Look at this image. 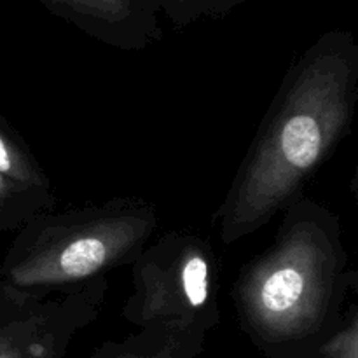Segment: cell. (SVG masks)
Listing matches in <instances>:
<instances>
[{
	"instance_id": "obj_1",
	"label": "cell",
	"mask_w": 358,
	"mask_h": 358,
	"mask_svg": "<svg viewBox=\"0 0 358 358\" xmlns=\"http://www.w3.org/2000/svg\"><path fill=\"white\" fill-rule=\"evenodd\" d=\"M357 101L355 37L348 30L325 31L283 76L213 213L224 245L252 236L303 196L352 131Z\"/></svg>"
},
{
	"instance_id": "obj_2",
	"label": "cell",
	"mask_w": 358,
	"mask_h": 358,
	"mask_svg": "<svg viewBox=\"0 0 358 358\" xmlns=\"http://www.w3.org/2000/svg\"><path fill=\"white\" fill-rule=\"evenodd\" d=\"M280 215L275 240L241 266L231 299L238 325L266 358H311L341 325L357 273L329 206L301 196Z\"/></svg>"
},
{
	"instance_id": "obj_3",
	"label": "cell",
	"mask_w": 358,
	"mask_h": 358,
	"mask_svg": "<svg viewBox=\"0 0 358 358\" xmlns=\"http://www.w3.org/2000/svg\"><path fill=\"white\" fill-rule=\"evenodd\" d=\"M156 229V206L135 196L41 212L20 227L0 282L37 297L70 292L131 266Z\"/></svg>"
},
{
	"instance_id": "obj_4",
	"label": "cell",
	"mask_w": 358,
	"mask_h": 358,
	"mask_svg": "<svg viewBox=\"0 0 358 358\" xmlns=\"http://www.w3.org/2000/svg\"><path fill=\"white\" fill-rule=\"evenodd\" d=\"M220 261L208 238L173 229L147 243L131 262L122 317L136 329L210 334L220 324Z\"/></svg>"
},
{
	"instance_id": "obj_5",
	"label": "cell",
	"mask_w": 358,
	"mask_h": 358,
	"mask_svg": "<svg viewBox=\"0 0 358 358\" xmlns=\"http://www.w3.org/2000/svg\"><path fill=\"white\" fill-rule=\"evenodd\" d=\"M108 280L37 297L0 282V358H63L101 313Z\"/></svg>"
},
{
	"instance_id": "obj_6",
	"label": "cell",
	"mask_w": 358,
	"mask_h": 358,
	"mask_svg": "<svg viewBox=\"0 0 358 358\" xmlns=\"http://www.w3.org/2000/svg\"><path fill=\"white\" fill-rule=\"evenodd\" d=\"M94 41L140 51L163 37L154 0H38Z\"/></svg>"
},
{
	"instance_id": "obj_7",
	"label": "cell",
	"mask_w": 358,
	"mask_h": 358,
	"mask_svg": "<svg viewBox=\"0 0 358 358\" xmlns=\"http://www.w3.org/2000/svg\"><path fill=\"white\" fill-rule=\"evenodd\" d=\"M208 334L168 327L138 329L115 341H105L87 358H199Z\"/></svg>"
},
{
	"instance_id": "obj_8",
	"label": "cell",
	"mask_w": 358,
	"mask_h": 358,
	"mask_svg": "<svg viewBox=\"0 0 358 358\" xmlns=\"http://www.w3.org/2000/svg\"><path fill=\"white\" fill-rule=\"evenodd\" d=\"M0 175L28 187L52 191L51 178L23 138L0 119Z\"/></svg>"
},
{
	"instance_id": "obj_9",
	"label": "cell",
	"mask_w": 358,
	"mask_h": 358,
	"mask_svg": "<svg viewBox=\"0 0 358 358\" xmlns=\"http://www.w3.org/2000/svg\"><path fill=\"white\" fill-rule=\"evenodd\" d=\"M247 0H154L157 10H163L171 23L187 27L203 17H222Z\"/></svg>"
},
{
	"instance_id": "obj_10",
	"label": "cell",
	"mask_w": 358,
	"mask_h": 358,
	"mask_svg": "<svg viewBox=\"0 0 358 358\" xmlns=\"http://www.w3.org/2000/svg\"><path fill=\"white\" fill-rule=\"evenodd\" d=\"M317 358H358V311L352 304L341 325L315 352Z\"/></svg>"
},
{
	"instance_id": "obj_11",
	"label": "cell",
	"mask_w": 358,
	"mask_h": 358,
	"mask_svg": "<svg viewBox=\"0 0 358 358\" xmlns=\"http://www.w3.org/2000/svg\"><path fill=\"white\" fill-rule=\"evenodd\" d=\"M311 358H317V357H311Z\"/></svg>"
}]
</instances>
